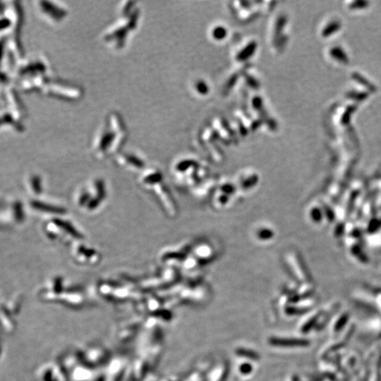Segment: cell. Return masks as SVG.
<instances>
[{
  "label": "cell",
  "instance_id": "7a4b0ae2",
  "mask_svg": "<svg viewBox=\"0 0 381 381\" xmlns=\"http://www.w3.org/2000/svg\"><path fill=\"white\" fill-rule=\"evenodd\" d=\"M3 52H4V39L0 38V62L3 57Z\"/></svg>",
  "mask_w": 381,
  "mask_h": 381
},
{
  "label": "cell",
  "instance_id": "6da1fadb",
  "mask_svg": "<svg viewBox=\"0 0 381 381\" xmlns=\"http://www.w3.org/2000/svg\"><path fill=\"white\" fill-rule=\"evenodd\" d=\"M41 11L42 13H46L45 16L50 18L53 21H59L65 16V12L64 9L59 8V6H55L52 3L47 2H41Z\"/></svg>",
  "mask_w": 381,
  "mask_h": 381
}]
</instances>
